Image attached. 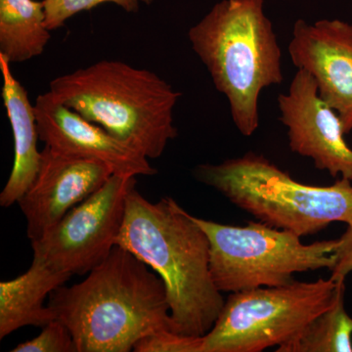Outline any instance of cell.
Here are the masks:
<instances>
[{
	"instance_id": "8992f818",
	"label": "cell",
	"mask_w": 352,
	"mask_h": 352,
	"mask_svg": "<svg viewBox=\"0 0 352 352\" xmlns=\"http://www.w3.org/2000/svg\"><path fill=\"white\" fill-rule=\"evenodd\" d=\"M207 234L210 267L221 293L291 283L296 273L333 267L340 239L305 245L300 236L263 223L227 226L194 217Z\"/></svg>"
},
{
	"instance_id": "3957f363",
	"label": "cell",
	"mask_w": 352,
	"mask_h": 352,
	"mask_svg": "<svg viewBox=\"0 0 352 352\" xmlns=\"http://www.w3.org/2000/svg\"><path fill=\"white\" fill-rule=\"evenodd\" d=\"M263 6V0H221L188 32L192 50L248 138L259 126L261 91L284 78L281 48Z\"/></svg>"
},
{
	"instance_id": "ba28073f",
	"label": "cell",
	"mask_w": 352,
	"mask_h": 352,
	"mask_svg": "<svg viewBox=\"0 0 352 352\" xmlns=\"http://www.w3.org/2000/svg\"><path fill=\"white\" fill-rule=\"evenodd\" d=\"M135 186V177L111 176L100 189L32 241L34 258L72 276L89 273L117 245L127 196Z\"/></svg>"
},
{
	"instance_id": "4fadbf2b",
	"label": "cell",
	"mask_w": 352,
	"mask_h": 352,
	"mask_svg": "<svg viewBox=\"0 0 352 352\" xmlns=\"http://www.w3.org/2000/svg\"><path fill=\"white\" fill-rule=\"evenodd\" d=\"M10 65L6 58L0 56V72L3 78L2 99L14 139L12 170L0 194L2 208H9L22 198L36 178L41 160L34 105L27 89L13 75Z\"/></svg>"
},
{
	"instance_id": "277c9868",
	"label": "cell",
	"mask_w": 352,
	"mask_h": 352,
	"mask_svg": "<svg viewBox=\"0 0 352 352\" xmlns=\"http://www.w3.org/2000/svg\"><path fill=\"white\" fill-rule=\"evenodd\" d=\"M50 91L148 159L177 138L173 110L182 94L149 69L103 60L58 76Z\"/></svg>"
},
{
	"instance_id": "e0dca14e",
	"label": "cell",
	"mask_w": 352,
	"mask_h": 352,
	"mask_svg": "<svg viewBox=\"0 0 352 352\" xmlns=\"http://www.w3.org/2000/svg\"><path fill=\"white\" fill-rule=\"evenodd\" d=\"M154 0H43L46 27L55 31L76 14L89 11L103 3H113L127 13L138 12L141 4L150 6Z\"/></svg>"
},
{
	"instance_id": "d6986e66",
	"label": "cell",
	"mask_w": 352,
	"mask_h": 352,
	"mask_svg": "<svg viewBox=\"0 0 352 352\" xmlns=\"http://www.w3.org/2000/svg\"><path fill=\"white\" fill-rule=\"evenodd\" d=\"M203 337H190L173 332H161L146 336L134 346L135 352H201Z\"/></svg>"
},
{
	"instance_id": "7a4b0ae2",
	"label": "cell",
	"mask_w": 352,
	"mask_h": 352,
	"mask_svg": "<svg viewBox=\"0 0 352 352\" xmlns=\"http://www.w3.org/2000/svg\"><path fill=\"white\" fill-rule=\"evenodd\" d=\"M117 245L162 278L176 333L210 332L226 300L210 273V241L194 215L170 197L151 203L133 187Z\"/></svg>"
},
{
	"instance_id": "ac0fdd59",
	"label": "cell",
	"mask_w": 352,
	"mask_h": 352,
	"mask_svg": "<svg viewBox=\"0 0 352 352\" xmlns=\"http://www.w3.org/2000/svg\"><path fill=\"white\" fill-rule=\"evenodd\" d=\"M13 352H78L73 336L65 324L54 319L38 337L14 347Z\"/></svg>"
},
{
	"instance_id": "8fae6325",
	"label": "cell",
	"mask_w": 352,
	"mask_h": 352,
	"mask_svg": "<svg viewBox=\"0 0 352 352\" xmlns=\"http://www.w3.org/2000/svg\"><path fill=\"white\" fill-rule=\"evenodd\" d=\"M39 139L61 154L105 164L113 175L153 176L157 170L142 153L58 100L50 91L34 103Z\"/></svg>"
},
{
	"instance_id": "ffe728a7",
	"label": "cell",
	"mask_w": 352,
	"mask_h": 352,
	"mask_svg": "<svg viewBox=\"0 0 352 352\" xmlns=\"http://www.w3.org/2000/svg\"><path fill=\"white\" fill-rule=\"evenodd\" d=\"M330 271V278L336 282H344L347 275L352 272V224L347 226L346 232L340 238Z\"/></svg>"
},
{
	"instance_id": "5b68a950",
	"label": "cell",
	"mask_w": 352,
	"mask_h": 352,
	"mask_svg": "<svg viewBox=\"0 0 352 352\" xmlns=\"http://www.w3.org/2000/svg\"><path fill=\"white\" fill-rule=\"evenodd\" d=\"M195 175L263 223L300 237L320 232L333 222L352 224V184L346 178L330 186L305 184L252 152L201 164Z\"/></svg>"
},
{
	"instance_id": "7c38bea8",
	"label": "cell",
	"mask_w": 352,
	"mask_h": 352,
	"mask_svg": "<svg viewBox=\"0 0 352 352\" xmlns=\"http://www.w3.org/2000/svg\"><path fill=\"white\" fill-rule=\"evenodd\" d=\"M112 175L105 164L61 154L45 146L36 178L17 203L31 242L100 189Z\"/></svg>"
},
{
	"instance_id": "5bb4252c",
	"label": "cell",
	"mask_w": 352,
	"mask_h": 352,
	"mask_svg": "<svg viewBox=\"0 0 352 352\" xmlns=\"http://www.w3.org/2000/svg\"><path fill=\"white\" fill-rule=\"evenodd\" d=\"M72 275L53 270L38 258L24 274L0 283V339L25 326L44 327L55 315L46 298Z\"/></svg>"
},
{
	"instance_id": "6da1fadb",
	"label": "cell",
	"mask_w": 352,
	"mask_h": 352,
	"mask_svg": "<svg viewBox=\"0 0 352 352\" xmlns=\"http://www.w3.org/2000/svg\"><path fill=\"white\" fill-rule=\"evenodd\" d=\"M47 305L78 352L133 351L146 336L175 332L163 280L120 245L80 283L55 289Z\"/></svg>"
},
{
	"instance_id": "9c48e42d",
	"label": "cell",
	"mask_w": 352,
	"mask_h": 352,
	"mask_svg": "<svg viewBox=\"0 0 352 352\" xmlns=\"http://www.w3.org/2000/svg\"><path fill=\"white\" fill-rule=\"evenodd\" d=\"M279 120L288 129L292 151L309 157L316 168L352 182V149L339 115L322 100L314 78L298 69L287 94L278 96Z\"/></svg>"
},
{
	"instance_id": "30bf717a",
	"label": "cell",
	"mask_w": 352,
	"mask_h": 352,
	"mask_svg": "<svg viewBox=\"0 0 352 352\" xmlns=\"http://www.w3.org/2000/svg\"><path fill=\"white\" fill-rule=\"evenodd\" d=\"M289 54L294 66L314 78L322 100L339 115L344 133L352 131V25L320 20L294 25Z\"/></svg>"
},
{
	"instance_id": "2e32d148",
	"label": "cell",
	"mask_w": 352,
	"mask_h": 352,
	"mask_svg": "<svg viewBox=\"0 0 352 352\" xmlns=\"http://www.w3.org/2000/svg\"><path fill=\"white\" fill-rule=\"evenodd\" d=\"M276 351L352 352V318L344 308V295Z\"/></svg>"
},
{
	"instance_id": "9a60e30c",
	"label": "cell",
	"mask_w": 352,
	"mask_h": 352,
	"mask_svg": "<svg viewBox=\"0 0 352 352\" xmlns=\"http://www.w3.org/2000/svg\"><path fill=\"white\" fill-rule=\"evenodd\" d=\"M43 1L0 0V56L22 63L41 56L50 43Z\"/></svg>"
},
{
	"instance_id": "52a82bcc",
	"label": "cell",
	"mask_w": 352,
	"mask_h": 352,
	"mask_svg": "<svg viewBox=\"0 0 352 352\" xmlns=\"http://www.w3.org/2000/svg\"><path fill=\"white\" fill-rule=\"evenodd\" d=\"M344 295L329 279L263 287L230 294L204 336L201 352H261L281 346Z\"/></svg>"
}]
</instances>
